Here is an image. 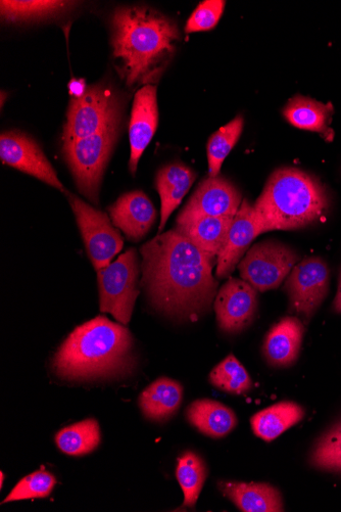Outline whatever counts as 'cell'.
Returning <instances> with one entry per match:
<instances>
[{
	"instance_id": "1",
	"label": "cell",
	"mask_w": 341,
	"mask_h": 512,
	"mask_svg": "<svg viewBox=\"0 0 341 512\" xmlns=\"http://www.w3.org/2000/svg\"><path fill=\"white\" fill-rule=\"evenodd\" d=\"M141 285L156 309L171 317L197 321L218 294L214 263L175 228L140 250Z\"/></svg>"
},
{
	"instance_id": "2",
	"label": "cell",
	"mask_w": 341,
	"mask_h": 512,
	"mask_svg": "<svg viewBox=\"0 0 341 512\" xmlns=\"http://www.w3.org/2000/svg\"><path fill=\"white\" fill-rule=\"evenodd\" d=\"M179 39L176 24L157 11L126 7L114 12V58L129 87L159 82L176 52Z\"/></svg>"
},
{
	"instance_id": "3",
	"label": "cell",
	"mask_w": 341,
	"mask_h": 512,
	"mask_svg": "<svg viewBox=\"0 0 341 512\" xmlns=\"http://www.w3.org/2000/svg\"><path fill=\"white\" fill-rule=\"evenodd\" d=\"M133 338L123 324L105 316L80 325L53 359L55 374L67 381L122 376L134 365Z\"/></svg>"
},
{
	"instance_id": "4",
	"label": "cell",
	"mask_w": 341,
	"mask_h": 512,
	"mask_svg": "<svg viewBox=\"0 0 341 512\" xmlns=\"http://www.w3.org/2000/svg\"><path fill=\"white\" fill-rule=\"evenodd\" d=\"M254 208L266 232L295 230L324 216L328 199L312 176L296 168H282L271 175Z\"/></svg>"
},
{
	"instance_id": "5",
	"label": "cell",
	"mask_w": 341,
	"mask_h": 512,
	"mask_svg": "<svg viewBox=\"0 0 341 512\" xmlns=\"http://www.w3.org/2000/svg\"><path fill=\"white\" fill-rule=\"evenodd\" d=\"M120 119L112 122L100 132L64 144L66 161L78 189L94 204H99L101 183L117 143Z\"/></svg>"
},
{
	"instance_id": "6",
	"label": "cell",
	"mask_w": 341,
	"mask_h": 512,
	"mask_svg": "<svg viewBox=\"0 0 341 512\" xmlns=\"http://www.w3.org/2000/svg\"><path fill=\"white\" fill-rule=\"evenodd\" d=\"M141 262L134 248L97 271L102 313H110L123 325L130 322L139 295Z\"/></svg>"
},
{
	"instance_id": "7",
	"label": "cell",
	"mask_w": 341,
	"mask_h": 512,
	"mask_svg": "<svg viewBox=\"0 0 341 512\" xmlns=\"http://www.w3.org/2000/svg\"><path fill=\"white\" fill-rule=\"evenodd\" d=\"M120 104L114 92L101 85L88 87L79 99H72L64 127V144L100 132L121 118Z\"/></svg>"
},
{
	"instance_id": "8",
	"label": "cell",
	"mask_w": 341,
	"mask_h": 512,
	"mask_svg": "<svg viewBox=\"0 0 341 512\" xmlns=\"http://www.w3.org/2000/svg\"><path fill=\"white\" fill-rule=\"evenodd\" d=\"M69 201L93 267L96 271L108 267L123 249L120 232L107 214L74 195H69Z\"/></svg>"
},
{
	"instance_id": "9",
	"label": "cell",
	"mask_w": 341,
	"mask_h": 512,
	"mask_svg": "<svg viewBox=\"0 0 341 512\" xmlns=\"http://www.w3.org/2000/svg\"><path fill=\"white\" fill-rule=\"evenodd\" d=\"M299 260V255L287 246L263 242L247 252L238 269L243 281L260 292H266L277 289Z\"/></svg>"
},
{
	"instance_id": "10",
	"label": "cell",
	"mask_w": 341,
	"mask_h": 512,
	"mask_svg": "<svg viewBox=\"0 0 341 512\" xmlns=\"http://www.w3.org/2000/svg\"><path fill=\"white\" fill-rule=\"evenodd\" d=\"M329 279L328 266L320 258H306L292 268L284 287L289 311L308 322L328 294Z\"/></svg>"
},
{
	"instance_id": "11",
	"label": "cell",
	"mask_w": 341,
	"mask_h": 512,
	"mask_svg": "<svg viewBox=\"0 0 341 512\" xmlns=\"http://www.w3.org/2000/svg\"><path fill=\"white\" fill-rule=\"evenodd\" d=\"M241 203V194L232 182L220 175L209 176L201 182L181 211L177 224L203 217L234 218Z\"/></svg>"
},
{
	"instance_id": "12",
	"label": "cell",
	"mask_w": 341,
	"mask_h": 512,
	"mask_svg": "<svg viewBox=\"0 0 341 512\" xmlns=\"http://www.w3.org/2000/svg\"><path fill=\"white\" fill-rule=\"evenodd\" d=\"M0 158L5 164L65 192L64 185L50 161L26 134L17 131L3 133L0 136Z\"/></svg>"
},
{
	"instance_id": "13",
	"label": "cell",
	"mask_w": 341,
	"mask_h": 512,
	"mask_svg": "<svg viewBox=\"0 0 341 512\" xmlns=\"http://www.w3.org/2000/svg\"><path fill=\"white\" fill-rule=\"evenodd\" d=\"M214 306L220 329L239 333L249 327L256 315V289L243 279L230 278L218 292Z\"/></svg>"
},
{
	"instance_id": "14",
	"label": "cell",
	"mask_w": 341,
	"mask_h": 512,
	"mask_svg": "<svg viewBox=\"0 0 341 512\" xmlns=\"http://www.w3.org/2000/svg\"><path fill=\"white\" fill-rule=\"evenodd\" d=\"M265 232L266 229L254 206L248 200H242L230 227L226 244L217 258V277L229 276L252 243Z\"/></svg>"
},
{
	"instance_id": "15",
	"label": "cell",
	"mask_w": 341,
	"mask_h": 512,
	"mask_svg": "<svg viewBox=\"0 0 341 512\" xmlns=\"http://www.w3.org/2000/svg\"><path fill=\"white\" fill-rule=\"evenodd\" d=\"M159 124L157 86H142L136 93L129 126V170L134 175L139 160L152 142Z\"/></svg>"
},
{
	"instance_id": "16",
	"label": "cell",
	"mask_w": 341,
	"mask_h": 512,
	"mask_svg": "<svg viewBox=\"0 0 341 512\" xmlns=\"http://www.w3.org/2000/svg\"><path fill=\"white\" fill-rule=\"evenodd\" d=\"M109 211L115 227L132 242H139L148 235L157 219L152 201L140 191L123 195Z\"/></svg>"
},
{
	"instance_id": "17",
	"label": "cell",
	"mask_w": 341,
	"mask_h": 512,
	"mask_svg": "<svg viewBox=\"0 0 341 512\" xmlns=\"http://www.w3.org/2000/svg\"><path fill=\"white\" fill-rule=\"evenodd\" d=\"M305 328L297 317L281 319L269 331L264 343V354L274 366L294 364L300 354Z\"/></svg>"
},
{
	"instance_id": "18",
	"label": "cell",
	"mask_w": 341,
	"mask_h": 512,
	"mask_svg": "<svg viewBox=\"0 0 341 512\" xmlns=\"http://www.w3.org/2000/svg\"><path fill=\"white\" fill-rule=\"evenodd\" d=\"M221 492L243 512L283 511L282 497L278 489L265 483L224 482Z\"/></svg>"
},
{
	"instance_id": "19",
	"label": "cell",
	"mask_w": 341,
	"mask_h": 512,
	"mask_svg": "<svg viewBox=\"0 0 341 512\" xmlns=\"http://www.w3.org/2000/svg\"><path fill=\"white\" fill-rule=\"evenodd\" d=\"M197 175L183 164H171L162 168L156 177V188L161 198V224L159 232L162 234L171 214L178 208Z\"/></svg>"
},
{
	"instance_id": "20",
	"label": "cell",
	"mask_w": 341,
	"mask_h": 512,
	"mask_svg": "<svg viewBox=\"0 0 341 512\" xmlns=\"http://www.w3.org/2000/svg\"><path fill=\"white\" fill-rule=\"evenodd\" d=\"M233 219L203 217L177 224L175 229L196 245L215 264L226 244Z\"/></svg>"
},
{
	"instance_id": "21",
	"label": "cell",
	"mask_w": 341,
	"mask_h": 512,
	"mask_svg": "<svg viewBox=\"0 0 341 512\" xmlns=\"http://www.w3.org/2000/svg\"><path fill=\"white\" fill-rule=\"evenodd\" d=\"M186 416L194 428L212 438L227 436L237 425V417L232 409L209 399L192 402Z\"/></svg>"
},
{
	"instance_id": "22",
	"label": "cell",
	"mask_w": 341,
	"mask_h": 512,
	"mask_svg": "<svg viewBox=\"0 0 341 512\" xmlns=\"http://www.w3.org/2000/svg\"><path fill=\"white\" fill-rule=\"evenodd\" d=\"M182 398L183 388L178 382L161 378L142 392L139 406L150 420L164 422L179 409Z\"/></svg>"
},
{
	"instance_id": "23",
	"label": "cell",
	"mask_w": 341,
	"mask_h": 512,
	"mask_svg": "<svg viewBox=\"0 0 341 512\" xmlns=\"http://www.w3.org/2000/svg\"><path fill=\"white\" fill-rule=\"evenodd\" d=\"M305 416V410L295 402H280L272 405L251 418L255 435L271 442L291 427L299 424Z\"/></svg>"
},
{
	"instance_id": "24",
	"label": "cell",
	"mask_w": 341,
	"mask_h": 512,
	"mask_svg": "<svg viewBox=\"0 0 341 512\" xmlns=\"http://www.w3.org/2000/svg\"><path fill=\"white\" fill-rule=\"evenodd\" d=\"M76 3L71 2H52V0H32V2H11V0H3L0 2V11L2 18L8 23H23L30 21H40L57 17L67 10H70Z\"/></svg>"
},
{
	"instance_id": "25",
	"label": "cell",
	"mask_w": 341,
	"mask_h": 512,
	"mask_svg": "<svg viewBox=\"0 0 341 512\" xmlns=\"http://www.w3.org/2000/svg\"><path fill=\"white\" fill-rule=\"evenodd\" d=\"M331 106L297 96L283 110L285 119L297 128L326 134Z\"/></svg>"
},
{
	"instance_id": "26",
	"label": "cell",
	"mask_w": 341,
	"mask_h": 512,
	"mask_svg": "<svg viewBox=\"0 0 341 512\" xmlns=\"http://www.w3.org/2000/svg\"><path fill=\"white\" fill-rule=\"evenodd\" d=\"M60 450L72 456L91 453L101 444V429L93 418L61 430L56 436Z\"/></svg>"
},
{
	"instance_id": "27",
	"label": "cell",
	"mask_w": 341,
	"mask_h": 512,
	"mask_svg": "<svg viewBox=\"0 0 341 512\" xmlns=\"http://www.w3.org/2000/svg\"><path fill=\"white\" fill-rule=\"evenodd\" d=\"M176 478L184 494V505L196 506L207 479L204 460L196 453L185 452L178 458Z\"/></svg>"
},
{
	"instance_id": "28",
	"label": "cell",
	"mask_w": 341,
	"mask_h": 512,
	"mask_svg": "<svg viewBox=\"0 0 341 512\" xmlns=\"http://www.w3.org/2000/svg\"><path fill=\"white\" fill-rule=\"evenodd\" d=\"M243 124L245 120L238 116L210 137L207 148L210 177L219 176L223 162L240 138Z\"/></svg>"
},
{
	"instance_id": "29",
	"label": "cell",
	"mask_w": 341,
	"mask_h": 512,
	"mask_svg": "<svg viewBox=\"0 0 341 512\" xmlns=\"http://www.w3.org/2000/svg\"><path fill=\"white\" fill-rule=\"evenodd\" d=\"M210 382L219 390L233 395L246 394L253 388L247 369L233 355L226 357L211 371Z\"/></svg>"
},
{
	"instance_id": "30",
	"label": "cell",
	"mask_w": 341,
	"mask_h": 512,
	"mask_svg": "<svg viewBox=\"0 0 341 512\" xmlns=\"http://www.w3.org/2000/svg\"><path fill=\"white\" fill-rule=\"evenodd\" d=\"M309 462L317 470L341 475V422L316 442Z\"/></svg>"
},
{
	"instance_id": "31",
	"label": "cell",
	"mask_w": 341,
	"mask_h": 512,
	"mask_svg": "<svg viewBox=\"0 0 341 512\" xmlns=\"http://www.w3.org/2000/svg\"><path fill=\"white\" fill-rule=\"evenodd\" d=\"M56 484V477L41 469L23 478L4 500L3 504L33 498H45L50 496Z\"/></svg>"
},
{
	"instance_id": "32",
	"label": "cell",
	"mask_w": 341,
	"mask_h": 512,
	"mask_svg": "<svg viewBox=\"0 0 341 512\" xmlns=\"http://www.w3.org/2000/svg\"><path fill=\"white\" fill-rule=\"evenodd\" d=\"M225 6L224 0H206L201 3L188 19L185 32L196 33L214 29L223 15Z\"/></svg>"
},
{
	"instance_id": "33",
	"label": "cell",
	"mask_w": 341,
	"mask_h": 512,
	"mask_svg": "<svg viewBox=\"0 0 341 512\" xmlns=\"http://www.w3.org/2000/svg\"><path fill=\"white\" fill-rule=\"evenodd\" d=\"M87 86L83 80L73 79L69 84V89L73 99L81 98L87 90Z\"/></svg>"
},
{
	"instance_id": "34",
	"label": "cell",
	"mask_w": 341,
	"mask_h": 512,
	"mask_svg": "<svg viewBox=\"0 0 341 512\" xmlns=\"http://www.w3.org/2000/svg\"><path fill=\"white\" fill-rule=\"evenodd\" d=\"M333 307H334L335 312L341 314V270H340V275H339L338 291H337L335 301L333 303Z\"/></svg>"
},
{
	"instance_id": "35",
	"label": "cell",
	"mask_w": 341,
	"mask_h": 512,
	"mask_svg": "<svg viewBox=\"0 0 341 512\" xmlns=\"http://www.w3.org/2000/svg\"><path fill=\"white\" fill-rule=\"evenodd\" d=\"M4 480H5V475H4V473H2V483H0V485H2V488L4 486Z\"/></svg>"
}]
</instances>
